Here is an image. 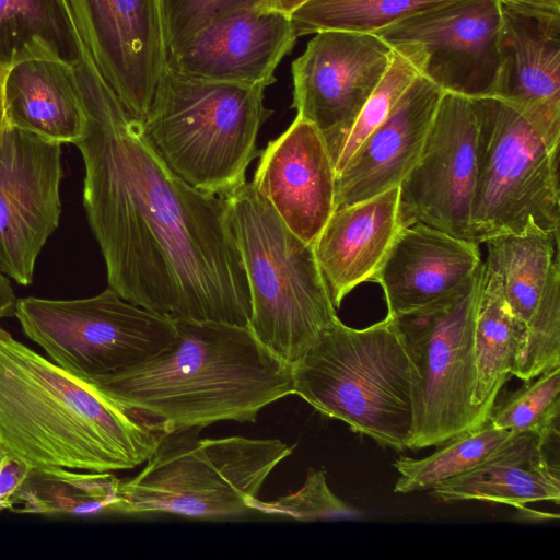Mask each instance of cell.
<instances>
[{
	"instance_id": "cell-5",
	"label": "cell",
	"mask_w": 560,
	"mask_h": 560,
	"mask_svg": "<svg viewBox=\"0 0 560 560\" xmlns=\"http://www.w3.org/2000/svg\"><path fill=\"white\" fill-rule=\"evenodd\" d=\"M261 86L209 81L170 67L142 121L164 163L194 188L224 198L246 183L260 151L257 137L272 110Z\"/></svg>"
},
{
	"instance_id": "cell-14",
	"label": "cell",
	"mask_w": 560,
	"mask_h": 560,
	"mask_svg": "<svg viewBox=\"0 0 560 560\" xmlns=\"http://www.w3.org/2000/svg\"><path fill=\"white\" fill-rule=\"evenodd\" d=\"M500 0H459L399 21L374 34L390 46L419 44L422 75L443 92L492 97L500 66Z\"/></svg>"
},
{
	"instance_id": "cell-15",
	"label": "cell",
	"mask_w": 560,
	"mask_h": 560,
	"mask_svg": "<svg viewBox=\"0 0 560 560\" xmlns=\"http://www.w3.org/2000/svg\"><path fill=\"white\" fill-rule=\"evenodd\" d=\"M96 67L124 108L147 117L167 65L160 0H69Z\"/></svg>"
},
{
	"instance_id": "cell-6",
	"label": "cell",
	"mask_w": 560,
	"mask_h": 560,
	"mask_svg": "<svg viewBox=\"0 0 560 560\" xmlns=\"http://www.w3.org/2000/svg\"><path fill=\"white\" fill-rule=\"evenodd\" d=\"M226 199L248 282V327L292 366L338 318L314 244L294 234L252 182Z\"/></svg>"
},
{
	"instance_id": "cell-4",
	"label": "cell",
	"mask_w": 560,
	"mask_h": 560,
	"mask_svg": "<svg viewBox=\"0 0 560 560\" xmlns=\"http://www.w3.org/2000/svg\"><path fill=\"white\" fill-rule=\"evenodd\" d=\"M293 395L354 432L410 448L418 376L393 318L352 328L339 317L292 365Z\"/></svg>"
},
{
	"instance_id": "cell-18",
	"label": "cell",
	"mask_w": 560,
	"mask_h": 560,
	"mask_svg": "<svg viewBox=\"0 0 560 560\" xmlns=\"http://www.w3.org/2000/svg\"><path fill=\"white\" fill-rule=\"evenodd\" d=\"M296 38L290 14L261 5L208 25L167 56V67L191 78L266 89Z\"/></svg>"
},
{
	"instance_id": "cell-21",
	"label": "cell",
	"mask_w": 560,
	"mask_h": 560,
	"mask_svg": "<svg viewBox=\"0 0 560 560\" xmlns=\"http://www.w3.org/2000/svg\"><path fill=\"white\" fill-rule=\"evenodd\" d=\"M443 91L422 74L335 178V209L399 187L421 153Z\"/></svg>"
},
{
	"instance_id": "cell-11",
	"label": "cell",
	"mask_w": 560,
	"mask_h": 560,
	"mask_svg": "<svg viewBox=\"0 0 560 560\" xmlns=\"http://www.w3.org/2000/svg\"><path fill=\"white\" fill-rule=\"evenodd\" d=\"M393 46L374 33H315L292 63L296 116L320 132L334 166L348 135L392 59Z\"/></svg>"
},
{
	"instance_id": "cell-34",
	"label": "cell",
	"mask_w": 560,
	"mask_h": 560,
	"mask_svg": "<svg viewBox=\"0 0 560 560\" xmlns=\"http://www.w3.org/2000/svg\"><path fill=\"white\" fill-rule=\"evenodd\" d=\"M31 468V465L0 448V510L7 509L9 498Z\"/></svg>"
},
{
	"instance_id": "cell-20",
	"label": "cell",
	"mask_w": 560,
	"mask_h": 560,
	"mask_svg": "<svg viewBox=\"0 0 560 560\" xmlns=\"http://www.w3.org/2000/svg\"><path fill=\"white\" fill-rule=\"evenodd\" d=\"M482 261L479 244L417 222L399 231L372 281L383 290L387 316L397 317L447 298Z\"/></svg>"
},
{
	"instance_id": "cell-25",
	"label": "cell",
	"mask_w": 560,
	"mask_h": 560,
	"mask_svg": "<svg viewBox=\"0 0 560 560\" xmlns=\"http://www.w3.org/2000/svg\"><path fill=\"white\" fill-rule=\"evenodd\" d=\"M525 336L526 329L512 313L499 276L486 266L475 324L477 377L472 400L488 418L512 372Z\"/></svg>"
},
{
	"instance_id": "cell-2",
	"label": "cell",
	"mask_w": 560,
	"mask_h": 560,
	"mask_svg": "<svg viewBox=\"0 0 560 560\" xmlns=\"http://www.w3.org/2000/svg\"><path fill=\"white\" fill-rule=\"evenodd\" d=\"M173 323L175 337L160 353L91 385L161 431L256 422L265 407L293 395L292 366L248 326Z\"/></svg>"
},
{
	"instance_id": "cell-23",
	"label": "cell",
	"mask_w": 560,
	"mask_h": 560,
	"mask_svg": "<svg viewBox=\"0 0 560 560\" xmlns=\"http://www.w3.org/2000/svg\"><path fill=\"white\" fill-rule=\"evenodd\" d=\"M4 107L9 128L47 141L74 144L85 131L75 67L48 48L35 49L9 65Z\"/></svg>"
},
{
	"instance_id": "cell-32",
	"label": "cell",
	"mask_w": 560,
	"mask_h": 560,
	"mask_svg": "<svg viewBox=\"0 0 560 560\" xmlns=\"http://www.w3.org/2000/svg\"><path fill=\"white\" fill-rule=\"evenodd\" d=\"M250 508L262 514L302 522L357 520L362 515L330 490L324 471L314 469L308 470L303 487L296 492L268 502L256 498Z\"/></svg>"
},
{
	"instance_id": "cell-24",
	"label": "cell",
	"mask_w": 560,
	"mask_h": 560,
	"mask_svg": "<svg viewBox=\"0 0 560 560\" xmlns=\"http://www.w3.org/2000/svg\"><path fill=\"white\" fill-rule=\"evenodd\" d=\"M547 442L532 432L512 434L481 464L432 489L442 502L485 501L518 509L539 501L560 502L558 467L544 451Z\"/></svg>"
},
{
	"instance_id": "cell-27",
	"label": "cell",
	"mask_w": 560,
	"mask_h": 560,
	"mask_svg": "<svg viewBox=\"0 0 560 560\" xmlns=\"http://www.w3.org/2000/svg\"><path fill=\"white\" fill-rule=\"evenodd\" d=\"M120 481L109 471L73 472L62 467H32L8 500L18 513L91 515L112 512Z\"/></svg>"
},
{
	"instance_id": "cell-35",
	"label": "cell",
	"mask_w": 560,
	"mask_h": 560,
	"mask_svg": "<svg viewBox=\"0 0 560 560\" xmlns=\"http://www.w3.org/2000/svg\"><path fill=\"white\" fill-rule=\"evenodd\" d=\"M16 301L9 278L0 272V318L14 315Z\"/></svg>"
},
{
	"instance_id": "cell-26",
	"label": "cell",
	"mask_w": 560,
	"mask_h": 560,
	"mask_svg": "<svg viewBox=\"0 0 560 560\" xmlns=\"http://www.w3.org/2000/svg\"><path fill=\"white\" fill-rule=\"evenodd\" d=\"M38 48L75 68L90 52L70 1L0 0V62L10 65Z\"/></svg>"
},
{
	"instance_id": "cell-12",
	"label": "cell",
	"mask_w": 560,
	"mask_h": 560,
	"mask_svg": "<svg viewBox=\"0 0 560 560\" xmlns=\"http://www.w3.org/2000/svg\"><path fill=\"white\" fill-rule=\"evenodd\" d=\"M61 155L60 143L15 128L0 148V272L21 285L59 225Z\"/></svg>"
},
{
	"instance_id": "cell-17",
	"label": "cell",
	"mask_w": 560,
	"mask_h": 560,
	"mask_svg": "<svg viewBox=\"0 0 560 560\" xmlns=\"http://www.w3.org/2000/svg\"><path fill=\"white\" fill-rule=\"evenodd\" d=\"M492 97L517 110L550 150L559 151V12L502 3L500 66Z\"/></svg>"
},
{
	"instance_id": "cell-22",
	"label": "cell",
	"mask_w": 560,
	"mask_h": 560,
	"mask_svg": "<svg viewBox=\"0 0 560 560\" xmlns=\"http://www.w3.org/2000/svg\"><path fill=\"white\" fill-rule=\"evenodd\" d=\"M404 226L399 187L334 210L314 252L336 308L355 287L372 281Z\"/></svg>"
},
{
	"instance_id": "cell-30",
	"label": "cell",
	"mask_w": 560,
	"mask_h": 560,
	"mask_svg": "<svg viewBox=\"0 0 560 560\" xmlns=\"http://www.w3.org/2000/svg\"><path fill=\"white\" fill-rule=\"evenodd\" d=\"M427 54L419 44L393 46L390 63L359 113L335 164L337 174L361 143L389 116L396 104L424 70Z\"/></svg>"
},
{
	"instance_id": "cell-13",
	"label": "cell",
	"mask_w": 560,
	"mask_h": 560,
	"mask_svg": "<svg viewBox=\"0 0 560 560\" xmlns=\"http://www.w3.org/2000/svg\"><path fill=\"white\" fill-rule=\"evenodd\" d=\"M476 149L471 100L444 92L419 159L399 185L405 226L419 222L469 240Z\"/></svg>"
},
{
	"instance_id": "cell-16",
	"label": "cell",
	"mask_w": 560,
	"mask_h": 560,
	"mask_svg": "<svg viewBox=\"0 0 560 560\" xmlns=\"http://www.w3.org/2000/svg\"><path fill=\"white\" fill-rule=\"evenodd\" d=\"M485 244V264L499 276L512 313L526 329L511 375L528 382L560 365L559 234H505Z\"/></svg>"
},
{
	"instance_id": "cell-37",
	"label": "cell",
	"mask_w": 560,
	"mask_h": 560,
	"mask_svg": "<svg viewBox=\"0 0 560 560\" xmlns=\"http://www.w3.org/2000/svg\"><path fill=\"white\" fill-rule=\"evenodd\" d=\"M9 65L0 62V148L4 139V135L9 129L5 107H4V80Z\"/></svg>"
},
{
	"instance_id": "cell-9",
	"label": "cell",
	"mask_w": 560,
	"mask_h": 560,
	"mask_svg": "<svg viewBox=\"0 0 560 560\" xmlns=\"http://www.w3.org/2000/svg\"><path fill=\"white\" fill-rule=\"evenodd\" d=\"M485 273L483 260L447 298L390 317L418 376L412 394L411 450L439 446L489 419L472 400L477 377L475 324Z\"/></svg>"
},
{
	"instance_id": "cell-36",
	"label": "cell",
	"mask_w": 560,
	"mask_h": 560,
	"mask_svg": "<svg viewBox=\"0 0 560 560\" xmlns=\"http://www.w3.org/2000/svg\"><path fill=\"white\" fill-rule=\"evenodd\" d=\"M502 3L560 13V0H500Z\"/></svg>"
},
{
	"instance_id": "cell-10",
	"label": "cell",
	"mask_w": 560,
	"mask_h": 560,
	"mask_svg": "<svg viewBox=\"0 0 560 560\" xmlns=\"http://www.w3.org/2000/svg\"><path fill=\"white\" fill-rule=\"evenodd\" d=\"M14 316L55 364L90 384L145 362L175 337L173 320L110 288L77 300L18 299Z\"/></svg>"
},
{
	"instance_id": "cell-31",
	"label": "cell",
	"mask_w": 560,
	"mask_h": 560,
	"mask_svg": "<svg viewBox=\"0 0 560 560\" xmlns=\"http://www.w3.org/2000/svg\"><path fill=\"white\" fill-rule=\"evenodd\" d=\"M525 383L494 404L489 420L510 433L532 432L548 443L559 435L560 365Z\"/></svg>"
},
{
	"instance_id": "cell-1",
	"label": "cell",
	"mask_w": 560,
	"mask_h": 560,
	"mask_svg": "<svg viewBox=\"0 0 560 560\" xmlns=\"http://www.w3.org/2000/svg\"><path fill=\"white\" fill-rule=\"evenodd\" d=\"M83 206L108 288L171 320L248 326L250 295L228 199L176 175L96 66L77 70Z\"/></svg>"
},
{
	"instance_id": "cell-33",
	"label": "cell",
	"mask_w": 560,
	"mask_h": 560,
	"mask_svg": "<svg viewBox=\"0 0 560 560\" xmlns=\"http://www.w3.org/2000/svg\"><path fill=\"white\" fill-rule=\"evenodd\" d=\"M261 5L266 0H160L167 56L213 22Z\"/></svg>"
},
{
	"instance_id": "cell-29",
	"label": "cell",
	"mask_w": 560,
	"mask_h": 560,
	"mask_svg": "<svg viewBox=\"0 0 560 560\" xmlns=\"http://www.w3.org/2000/svg\"><path fill=\"white\" fill-rule=\"evenodd\" d=\"M459 0H308L290 16L296 36L337 30L376 31Z\"/></svg>"
},
{
	"instance_id": "cell-38",
	"label": "cell",
	"mask_w": 560,
	"mask_h": 560,
	"mask_svg": "<svg viewBox=\"0 0 560 560\" xmlns=\"http://www.w3.org/2000/svg\"><path fill=\"white\" fill-rule=\"evenodd\" d=\"M308 0H266V5L284 13L291 14Z\"/></svg>"
},
{
	"instance_id": "cell-8",
	"label": "cell",
	"mask_w": 560,
	"mask_h": 560,
	"mask_svg": "<svg viewBox=\"0 0 560 560\" xmlns=\"http://www.w3.org/2000/svg\"><path fill=\"white\" fill-rule=\"evenodd\" d=\"M477 117L469 241L505 234H559L558 153L513 107L470 98Z\"/></svg>"
},
{
	"instance_id": "cell-7",
	"label": "cell",
	"mask_w": 560,
	"mask_h": 560,
	"mask_svg": "<svg viewBox=\"0 0 560 560\" xmlns=\"http://www.w3.org/2000/svg\"><path fill=\"white\" fill-rule=\"evenodd\" d=\"M199 431H162L140 472L120 481L112 512L240 517L253 511L250 502L268 476L293 452L278 439H203Z\"/></svg>"
},
{
	"instance_id": "cell-3",
	"label": "cell",
	"mask_w": 560,
	"mask_h": 560,
	"mask_svg": "<svg viewBox=\"0 0 560 560\" xmlns=\"http://www.w3.org/2000/svg\"><path fill=\"white\" fill-rule=\"evenodd\" d=\"M162 431L15 340L0 326V448L32 467L144 464Z\"/></svg>"
},
{
	"instance_id": "cell-28",
	"label": "cell",
	"mask_w": 560,
	"mask_h": 560,
	"mask_svg": "<svg viewBox=\"0 0 560 560\" xmlns=\"http://www.w3.org/2000/svg\"><path fill=\"white\" fill-rule=\"evenodd\" d=\"M512 434L494 427L488 419L480 427L447 440L439 445L442 447L424 458L401 456L394 463L400 475L394 491H420L466 474L481 464Z\"/></svg>"
},
{
	"instance_id": "cell-19",
	"label": "cell",
	"mask_w": 560,
	"mask_h": 560,
	"mask_svg": "<svg viewBox=\"0 0 560 560\" xmlns=\"http://www.w3.org/2000/svg\"><path fill=\"white\" fill-rule=\"evenodd\" d=\"M259 156L253 185L294 234L314 244L335 210V166L320 132L296 116Z\"/></svg>"
}]
</instances>
